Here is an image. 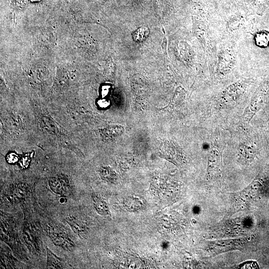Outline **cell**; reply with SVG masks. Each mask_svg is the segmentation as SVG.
<instances>
[{"label": "cell", "mask_w": 269, "mask_h": 269, "mask_svg": "<svg viewBox=\"0 0 269 269\" xmlns=\"http://www.w3.org/2000/svg\"><path fill=\"white\" fill-rule=\"evenodd\" d=\"M99 105L101 106H107L108 105V103L105 100L100 101Z\"/></svg>", "instance_id": "7c38bea8"}, {"label": "cell", "mask_w": 269, "mask_h": 269, "mask_svg": "<svg viewBox=\"0 0 269 269\" xmlns=\"http://www.w3.org/2000/svg\"><path fill=\"white\" fill-rule=\"evenodd\" d=\"M23 235L29 249L33 252H39V236L36 227L33 225H26L24 228Z\"/></svg>", "instance_id": "3957f363"}, {"label": "cell", "mask_w": 269, "mask_h": 269, "mask_svg": "<svg viewBox=\"0 0 269 269\" xmlns=\"http://www.w3.org/2000/svg\"><path fill=\"white\" fill-rule=\"evenodd\" d=\"M109 86H104L102 89H103L102 93L103 94H105V95H107L109 91Z\"/></svg>", "instance_id": "4fadbf2b"}, {"label": "cell", "mask_w": 269, "mask_h": 269, "mask_svg": "<svg viewBox=\"0 0 269 269\" xmlns=\"http://www.w3.org/2000/svg\"><path fill=\"white\" fill-rule=\"evenodd\" d=\"M66 221L73 231L79 236L86 231V226L83 222L78 218L70 216L67 218Z\"/></svg>", "instance_id": "277c9868"}, {"label": "cell", "mask_w": 269, "mask_h": 269, "mask_svg": "<svg viewBox=\"0 0 269 269\" xmlns=\"http://www.w3.org/2000/svg\"><path fill=\"white\" fill-rule=\"evenodd\" d=\"M47 269L64 268V263L62 259L56 256L49 249H47Z\"/></svg>", "instance_id": "5b68a950"}, {"label": "cell", "mask_w": 269, "mask_h": 269, "mask_svg": "<svg viewBox=\"0 0 269 269\" xmlns=\"http://www.w3.org/2000/svg\"><path fill=\"white\" fill-rule=\"evenodd\" d=\"M41 123L45 130L50 133L57 134L58 132V129L50 119L47 117L41 119Z\"/></svg>", "instance_id": "9c48e42d"}, {"label": "cell", "mask_w": 269, "mask_h": 269, "mask_svg": "<svg viewBox=\"0 0 269 269\" xmlns=\"http://www.w3.org/2000/svg\"><path fill=\"white\" fill-rule=\"evenodd\" d=\"M162 30H163V33H164V38H163V39L162 43L161 44V47H162L163 50L165 51L166 50L167 39H166V37L165 36V31H164V29L163 28L162 29Z\"/></svg>", "instance_id": "8fae6325"}, {"label": "cell", "mask_w": 269, "mask_h": 269, "mask_svg": "<svg viewBox=\"0 0 269 269\" xmlns=\"http://www.w3.org/2000/svg\"><path fill=\"white\" fill-rule=\"evenodd\" d=\"M146 30L145 27H141L135 31L133 34L134 39L137 41L142 40L146 36Z\"/></svg>", "instance_id": "30bf717a"}, {"label": "cell", "mask_w": 269, "mask_h": 269, "mask_svg": "<svg viewBox=\"0 0 269 269\" xmlns=\"http://www.w3.org/2000/svg\"><path fill=\"white\" fill-rule=\"evenodd\" d=\"M26 194V187L22 185H18L11 191L10 199L13 202H18L25 198Z\"/></svg>", "instance_id": "8992f818"}, {"label": "cell", "mask_w": 269, "mask_h": 269, "mask_svg": "<svg viewBox=\"0 0 269 269\" xmlns=\"http://www.w3.org/2000/svg\"><path fill=\"white\" fill-rule=\"evenodd\" d=\"M47 233L51 241L56 246L68 251L74 248V242L59 226L53 223L49 224L47 226Z\"/></svg>", "instance_id": "6da1fadb"}, {"label": "cell", "mask_w": 269, "mask_h": 269, "mask_svg": "<svg viewBox=\"0 0 269 269\" xmlns=\"http://www.w3.org/2000/svg\"><path fill=\"white\" fill-rule=\"evenodd\" d=\"M49 185L53 192L62 196H70L73 192L69 180L62 175L51 178L49 180Z\"/></svg>", "instance_id": "7a4b0ae2"}, {"label": "cell", "mask_w": 269, "mask_h": 269, "mask_svg": "<svg viewBox=\"0 0 269 269\" xmlns=\"http://www.w3.org/2000/svg\"><path fill=\"white\" fill-rule=\"evenodd\" d=\"M255 41L259 47H267L269 45V32L266 30L258 31L255 36Z\"/></svg>", "instance_id": "52a82bcc"}, {"label": "cell", "mask_w": 269, "mask_h": 269, "mask_svg": "<svg viewBox=\"0 0 269 269\" xmlns=\"http://www.w3.org/2000/svg\"><path fill=\"white\" fill-rule=\"evenodd\" d=\"M94 202V206L97 212L102 215L108 214L109 210L108 206L105 201L99 196H93Z\"/></svg>", "instance_id": "ba28073f"}]
</instances>
